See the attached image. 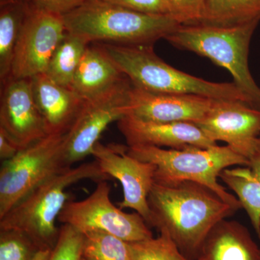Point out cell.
I'll return each mask as SVG.
<instances>
[{"label": "cell", "instance_id": "23", "mask_svg": "<svg viewBox=\"0 0 260 260\" xmlns=\"http://www.w3.org/2000/svg\"><path fill=\"white\" fill-rule=\"evenodd\" d=\"M83 258L87 260H132L128 243L101 231L84 233Z\"/></svg>", "mask_w": 260, "mask_h": 260}, {"label": "cell", "instance_id": "27", "mask_svg": "<svg viewBox=\"0 0 260 260\" xmlns=\"http://www.w3.org/2000/svg\"><path fill=\"white\" fill-rule=\"evenodd\" d=\"M168 15L180 25H194L203 20L205 0H164Z\"/></svg>", "mask_w": 260, "mask_h": 260}, {"label": "cell", "instance_id": "25", "mask_svg": "<svg viewBox=\"0 0 260 260\" xmlns=\"http://www.w3.org/2000/svg\"><path fill=\"white\" fill-rule=\"evenodd\" d=\"M127 243L132 260H190L164 232L156 238Z\"/></svg>", "mask_w": 260, "mask_h": 260}, {"label": "cell", "instance_id": "18", "mask_svg": "<svg viewBox=\"0 0 260 260\" xmlns=\"http://www.w3.org/2000/svg\"><path fill=\"white\" fill-rule=\"evenodd\" d=\"M194 260H260V248L242 224L223 219L210 231Z\"/></svg>", "mask_w": 260, "mask_h": 260}, {"label": "cell", "instance_id": "4", "mask_svg": "<svg viewBox=\"0 0 260 260\" xmlns=\"http://www.w3.org/2000/svg\"><path fill=\"white\" fill-rule=\"evenodd\" d=\"M102 45L133 85L138 88L152 93L190 94L251 105L248 98L234 82L213 83L176 69L155 54L153 45L110 43Z\"/></svg>", "mask_w": 260, "mask_h": 260}, {"label": "cell", "instance_id": "30", "mask_svg": "<svg viewBox=\"0 0 260 260\" xmlns=\"http://www.w3.org/2000/svg\"><path fill=\"white\" fill-rule=\"evenodd\" d=\"M21 150L18 145L10 140L3 131H0V159L2 162L9 160Z\"/></svg>", "mask_w": 260, "mask_h": 260}, {"label": "cell", "instance_id": "15", "mask_svg": "<svg viewBox=\"0 0 260 260\" xmlns=\"http://www.w3.org/2000/svg\"><path fill=\"white\" fill-rule=\"evenodd\" d=\"M117 126L128 146L150 145L184 149L208 148L217 145L194 123L154 122L126 115L117 121Z\"/></svg>", "mask_w": 260, "mask_h": 260}, {"label": "cell", "instance_id": "11", "mask_svg": "<svg viewBox=\"0 0 260 260\" xmlns=\"http://www.w3.org/2000/svg\"><path fill=\"white\" fill-rule=\"evenodd\" d=\"M127 150L125 145H104L98 142L91 155L104 174L121 183L124 198L118 203V207L121 210H135L148 223L150 218L148 198L155 183L156 167L151 162L131 156Z\"/></svg>", "mask_w": 260, "mask_h": 260}, {"label": "cell", "instance_id": "20", "mask_svg": "<svg viewBox=\"0 0 260 260\" xmlns=\"http://www.w3.org/2000/svg\"><path fill=\"white\" fill-rule=\"evenodd\" d=\"M32 3L1 0L0 3V80L2 85L10 78L15 47Z\"/></svg>", "mask_w": 260, "mask_h": 260}, {"label": "cell", "instance_id": "6", "mask_svg": "<svg viewBox=\"0 0 260 260\" xmlns=\"http://www.w3.org/2000/svg\"><path fill=\"white\" fill-rule=\"evenodd\" d=\"M127 153L138 160L155 166V183L157 184L193 181L209 188L236 210L242 208L237 197L228 192L225 188L219 184L218 178L224 169L236 166L245 167L249 164V160L227 145L184 149L135 145L128 146Z\"/></svg>", "mask_w": 260, "mask_h": 260}, {"label": "cell", "instance_id": "10", "mask_svg": "<svg viewBox=\"0 0 260 260\" xmlns=\"http://www.w3.org/2000/svg\"><path fill=\"white\" fill-rule=\"evenodd\" d=\"M65 34L61 15L37 9L32 5L17 42L10 78H31L47 73Z\"/></svg>", "mask_w": 260, "mask_h": 260}, {"label": "cell", "instance_id": "12", "mask_svg": "<svg viewBox=\"0 0 260 260\" xmlns=\"http://www.w3.org/2000/svg\"><path fill=\"white\" fill-rule=\"evenodd\" d=\"M196 124L209 139L224 142L249 160L260 136V109L244 102L217 100Z\"/></svg>", "mask_w": 260, "mask_h": 260}, {"label": "cell", "instance_id": "21", "mask_svg": "<svg viewBox=\"0 0 260 260\" xmlns=\"http://www.w3.org/2000/svg\"><path fill=\"white\" fill-rule=\"evenodd\" d=\"M89 45L86 39L66 31L53 54L46 74L59 85L71 88L78 65Z\"/></svg>", "mask_w": 260, "mask_h": 260}, {"label": "cell", "instance_id": "1", "mask_svg": "<svg viewBox=\"0 0 260 260\" xmlns=\"http://www.w3.org/2000/svg\"><path fill=\"white\" fill-rule=\"evenodd\" d=\"M148 203V225L168 234L190 260L213 228L237 210L209 188L189 181L154 183Z\"/></svg>", "mask_w": 260, "mask_h": 260}, {"label": "cell", "instance_id": "19", "mask_svg": "<svg viewBox=\"0 0 260 260\" xmlns=\"http://www.w3.org/2000/svg\"><path fill=\"white\" fill-rule=\"evenodd\" d=\"M219 178L235 192L260 239V136L249 164L224 169Z\"/></svg>", "mask_w": 260, "mask_h": 260}, {"label": "cell", "instance_id": "28", "mask_svg": "<svg viewBox=\"0 0 260 260\" xmlns=\"http://www.w3.org/2000/svg\"><path fill=\"white\" fill-rule=\"evenodd\" d=\"M145 14L169 15L164 0H104Z\"/></svg>", "mask_w": 260, "mask_h": 260}, {"label": "cell", "instance_id": "32", "mask_svg": "<svg viewBox=\"0 0 260 260\" xmlns=\"http://www.w3.org/2000/svg\"><path fill=\"white\" fill-rule=\"evenodd\" d=\"M82 260H87V259H84V258H83V259H82Z\"/></svg>", "mask_w": 260, "mask_h": 260}, {"label": "cell", "instance_id": "9", "mask_svg": "<svg viewBox=\"0 0 260 260\" xmlns=\"http://www.w3.org/2000/svg\"><path fill=\"white\" fill-rule=\"evenodd\" d=\"M132 89L133 83L129 80L104 95L85 101L65 137V160L68 167H73L91 155L107 126L129 115Z\"/></svg>", "mask_w": 260, "mask_h": 260}, {"label": "cell", "instance_id": "22", "mask_svg": "<svg viewBox=\"0 0 260 260\" xmlns=\"http://www.w3.org/2000/svg\"><path fill=\"white\" fill-rule=\"evenodd\" d=\"M260 20V0H205L200 23L234 25Z\"/></svg>", "mask_w": 260, "mask_h": 260}, {"label": "cell", "instance_id": "26", "mask_svg": "<svg viewBox=\"0 0 260 260\" xmlns=\"http://www.w3.org/2000/svg\"><path fill=\"white\" fill-rule=\"evenodd\" d=\"M83 234L68 224L59 228V235L48 260H82Z\"/></svg>", "mask_w": 260, "mask_h": 260}, {"label": "cell", "instance_id": "13", "mask_svg": "<svg viewBox=\"0 0 260 260\" xmlns=\"http://www.w3.org/2000/svg\"><path fill=\"white\" fill-rule=\"evenodd\" d=\"M2 85L0 131L21 150L47 136L45 122L34 99L31 79L10 78Z\"/></svg>", "mask_w": 260, "mask_h": 260}, {"label": "cell", "instance_id": "29", "mask_svg": "<svg viewBox=\"0 0 260 260\" xmlns=\"http://www.w3.org/2000/svg\"><path fill=\"white\" fill-rule=\"evenodd\" d=\"M85 1V0H34L32 5L37 9L62 16L78 8Z\"/></svg>", "mask_w": 260, "mask_h": 260}, {"label": "cell", "instance_id": "2", "mask_svg": "<svg viewBox=\"0 0 260 260\" xmlns=\"http://www.w3.org/2000/svg\"><path fill=\"white\" fill-rule=\"evenodd\" d=\"M62 17L67 32L90 44L153 45L181 25L169 15L138 13L104 0H85Z\"/></svg>", "mask_w": 260, "mask_h": 260}, {"label": "cell", "instance_id": "5", "mask_svg": "<svg viewBox=\"0 0 260 260\" xmlns=\"http://www.w3.org/2000/svg\"><path fill=\"white\" fill-rule=\"evenodd\" d=\"M260 20L234 25H181L166 37L174 47L210 59L230 73L234 83L260 109V88L249 68L251 39Z\"/></svg>", "mask_w": 260, "mask_h": 260}, {"label": "cell", "instance_id": "14", "mask_svg": "<svg viewBox=\"0 0 260 260\" xmlns=\"http://www.w3.org/2000/svg\"><path fill=\"white\" fill-rule=\"evenodd\" d=\"M216 99L190 94L155 93L133 85L129 115L154 122H191L201 120Z\"/></svg>", "mask_w": 260, "mask_h": 260}, {"label": "cell", "instance_id": "3", "mask_svg": "<svg viewBox=\"0 0 260 260\" xmlns=\"http://www.w3.org/2000/svg\"><path fill=\"white\" fill-rule=\"evenodd\" d=\"M85 179L98 182L111 178L95 160L66 169L38 186L0 218V230L18 231L43 249L53 250L59 235L56 222L69 201L67 189Z\"/></svg>", "mask_w": 260, "mask_h": 260}, {"label": "cell", "instance_id": "17", "mask_svg": "<svg viewBox=\"0 0 260 260\" xmlns=\"http://www.w3.org/2000/svg\"><path fill=\"white\" fill-rule=\"evenodd\" d=\"M129 80L104 46L99 44L87 48L71 88L88 101L104 95Z\"/></svg>", "mask_w": 260, "mask_h": 260}, {"label": "cell", "instance_id": "16", "mask_svg": "<svg viewBox=\"0 0 260 260\" xmlns=\"http://www.w3.org/2000/svg\"><path fill=\"white\" fill-rule=\"evenodd\" d=\"M32 93L43 116L47 133L66 134L85 101L73 88L53 81L46 73L30 78Z\"/></svg>", "mask_w": 260, "mask_h": 260}, {"label": "cell", "instance_id": "7", "mask_svg": "<svg viewBox=\"0 0 260 260\" xmlns=\"http://www.w3.org/2000/svg\"><path fill=\"white\" fill-rule=\"evenodd\" d=\"M66 134L48 135L22 149L0 169V218L47 179L70 169L65 160Z\"/></svg>", "mask_w": 260, "mask_h": 260}, {"label": "cell", "instance_id": "8", "mask_svg": "<svg viewBox=\"0 0 260 260\" xmlns=\"http://www.w3.org/2000/svg\"><path fill=\"white\" fill-rule=\"evenodd\" d=\"M88 198L69 201L59 214L58 221L68 224L82 234L91 231L109 233L126 242L153 237L148 223L139 213H126L113 204L107 181H98Z\"/></svg>", "mask_w": 260, "mask_h": 260}, {"label": "cell", "instance_id": "31", "mask_svg": "<svg viewBox=\"0 0 260 260\" xmlns=\"http://www.w3.org/2000/svg\"><path fill=\"white\" fill-rule=\"evenodd\" d=\"M15 1H23V2H26V3H32V2H34V0H15Z\"/></svg>", "mask_w": 260, "mask_h": 260}, {"label": "cell", "instance_id": "24", "mask_svg": "<svg viewBox=\"0 0 260 260\" xmlns=\"http://www.w3.org/2000/svg\"><path fill=\"white\" fill-rule=\"evenodd\" d=\"M51 251L43 249L23 233L0 230V260H48Z\"/></svg>", "mask_w": 260, "mask_h": 260}]
</instances>
